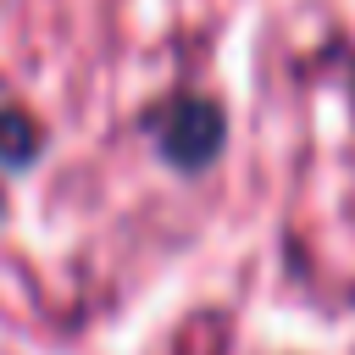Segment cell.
<instances>
[{
  "instance_id": "cell-2",
  "label": "cell",
  "mask_w": 355,
  "mask_h": 355,
  "mask_svg": "<svg viewBox=\"0 0 355 355\" xmlns=\"http://www.w3.org/2000/svg\"><path fill=\"white\" fill-rule=\"evenodd\" d=\"M33 155H39V128L22 111H0V166L22 172L33 166Z\"/></svg>"
},
{
  "instance_id": "cell-1",
  "label": "cell",
  "mask_w": 355,
  "mask_h": 355,
  "mask_svg": "<svg viewBox=\"0 0 355 355\" xmlns=\"http://www.w3.org/2000/svg\"><path fill=\"white\" fill-rule=\"evenodd\" d=\"M161 150H166V161H178L189 172L205 166L222 150V111L211 100H178L161 116Z\"/></svg>"
}]
</instances>
